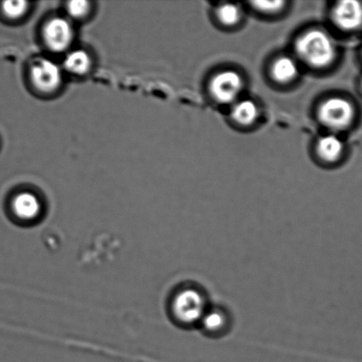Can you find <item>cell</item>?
I'll return each instance as SVG.
<instances>
[{
	"label": "cell",
	"instance_id": "cell-1",
	"mask_svg": "<svg viewBox=\"0 0 362 362\" xmlns=\"http://www.w3.org/2000/svg\"><path fill=\"white\" fill-rule=\"evenodd\" d=\"M296 49L298 56L308 66L314 69H325L336 59L334 42L325 32L313 30L306 32L297 39Z\"/></svg>",
	"mask_w": 362,
	"mask_h": 362
},
{
	"label": "cell",
	"instance_id": "cell-2",
	"mask_svg": "<svg viewBox=\"0 0 362 362\" xmlns=\"http://www.w3.org/2000/svg\"><path fill=\"white\" fill-rule=\"evenodd\" d=\"M207 304L204 292L193 286H185L173 294L170 310L177 324L187 327L200 325L209 310Z\"/></svg>",
	"mask_w": 362,
	"mask_h": 362
},
{
	"label": "cell",
	"instance_id": "cell-3",
	"mask_svg": "<svg viewBox=\"0 0 362 362\" xmlns=\"http://www.w3.org/2000/svg\"><path fill=\"white\" fill-rule=\"evenodd\" d=\"M28 79L37 93L51 95L62 88L64 71L59 64L51 59L37 58L30 63Z\"/></svg>",
	"mask_w": 362,
	"mask_h": 362
},
{
	"label": "cell",
	"instance_id": "cell-4",
	"mask_svg": "<svg viewBox=\"0 0 362 362\" xmlns=\"http://www.w3.org/2000/svg\"><path fill=\"white\" fill-rule=\"evenodd\" d=\"M76 37L72 21L69 18L55 16L46 21L42 28V38L49 51L62 53L69 51Z\"/></svg>",
	"mask_w": 362,
	"mask_h": 362
},
{
	"label": "cell",
	"instance_id": "cell-5",
	"mask_svg": "<svg viewBox=\"0 0 362 362\" xmlns=\"http://www.w3.org/2000/svg\"><path fill=\"white\" fill-rule=\"evenodd\" d=\"M356 110L349 100L342 98H329L318 109V119L332 130H343L352 125Z\"/></svg>",
	"mask_w": 362,
	"mask_h": 362
},
{
	"label": "cell",
	"instance_id": "cell-6",
	"mask_svg": "<svg viewBox=\"0 0 362 362\" xmlns=\"http://www.w3.org/2000/svg\"><path fill=\"white\" fill-rule=\"evenodd\" d=\"M9 211L16 221L28 225L41 218L44 204L40 197L35 192L19 191L10 199Z\"/></svg>",
	"mask_w": 362,
	"mask_h": 362
},
{
	"label": "cell",
	"instance_id": "cell-7",
	"mask_svg": "<svg viewBox=\"0 0 362 362\" xmlns=\"http://www.w3.org/2000/svg\"><path fill=\"white\" fill-rule=\"evenodd\" d=\"M243 85L240 74L227 70L213 77L209 84V90L216 102L226 105L236 100L243 91Z\"/></svg>",
	"mask_w": 362,
	"mask_h": 362
},
{
	"label": "cell",
	"instance_id": "cell-8",
	"mask_svg": "<svg viewBox=\"0 0 362 362\" xmlns=\"http://www.w3.org/2000/svg\"><path fill=\"white\" fill-rule=\"evenodd\" d=\"M332 20L340 30H358L362 27V3L356 0L339 2L333 8Z\"/></svg>",
	"mask_w": 362,
	"mask_h": 362
},
{
	"label": "cell",
	"instance_id": "cell-9",
	"mask_svg": "<svg viewBox=\"0 0 362 362\" xmlns=\"http://www.w3.org/2000/svg\"><path fill=\"white\" fill-rule=\"evenodd\" d=\"M93 66V59L83 49H72L66 53L62 69L66 73L76 77L86 76Z\"/></svg>",
	"mask_w": 362,
	"mask_h": 362
},
{
	"label": "cell",
	"instance_id": "cell-10",
	"mask_svg": "<svg viewBox=\"0 0 362 362\" xmlns=\"http://www.w3.org/2000/svg\"><path fill=\"white\" fill-rule=\"evenodd\" d=\"M271 73L276 83L286 84L296 79L299 74V67L296 60L290 57L283 56L273 63Z\"/></svg>",
	"mask_w": 362,
	"mask_h": 362
},
{
	"label": "cell",
	"instance_id": "cell-11",
	"mask_svg": "<svg viewBox=\"0 0 362 362\" xmlns=\"http://www.w3.org/2000/svg\"><path fill=\"white\" fill-rule=\"evenodd\" d=\"M317 151L322 160L328 163L336 162L341 157L344 144L342 140L334 134H328L318 141Z\"/></svg>",
	"mask_w": 362,
	"mask_h": 362
},
{
	"label": "cell",
	"instance_id": "cell-12",
	"mask_svg": "<svg viewBox=\"0 0 362 362\" xmlns=\"http://www.w3.org/2000/svg\"><path fill=\"white\" fill-rule=\"evenodd\" d=\"M30 10V3L23 0H6L0 3V14L7 21L23 20Z\"/></svg>",
	"mask_w": 362,
	"mask_h": 362
},
{
	"label": "cell",
	"instance_id": "cell-13",
	"mask_svg": "<svg viewBox=\"0 0 362 362\" xmlns=\"http://www.w3.org/2000/svg\"><path fill=\"white\" fill-rule=\"evenodd\" d=\"M232 117L240 126H250L258 117V107L252 100L238 102L232 109Z\"/></svg>",
	"mask_w": 362,
	"mask_h": 362
},
{
	"label": "cell",
	"instance_id": "cell-14",
	"mask_svg": "<svg viewBox=\"0 0 362 362\" xmlns=\"http://www.w3.org/2000/svg\"><path fill=\"white\" fill-rule=\"evenodd\" d=\"M226 325L227 318L225 312L218 308H209L199 325L209 334H216V333L222 332L226 328Z\"/></svg>",
	"mask_w": 362,
	"mask_h": 362
},
{
	"label": "cell",
	"instance_id": "cell-15",
	"mask_svg": "<svg viewBox=\"0 0 362 362\" xmlns=\"http://www.w3.org/2000/svg\"><path fill=\"white\" fill-rule=\"evenodd\" d=\"M67 18L72 21L86 20L92 12V3L86 0H72L66 4Z\"/></svg>",
	"mask_w": 362,
	"mask_h": 362
},
{
	"label": "cell",
	"instance_id": "cell-16",
	"mask_svg": "<svg viewBox=\"0 0 362 362\" xmlns=\"http://www.w3.org/2000/svg\"><path fill=\"white\" fill-rule=\"evenodd\" d=\"M220 23L226 27H232L239 23L241 18V10L235 4H225L216 11Z\"/></svg>",
	"mask_w": 362,
	"mask_h": 362
},
{
	"label": "cell",
	"instance_id": "cell-17",
	"mask_svg": "<svg viewBox=\"0 0 362 362\" xmlns=\"http://www.w3.org/2000/svg\"><path fill=\"white\" fill-rule=\"evenodd\" d=\"M255 9L264 13H276L280 12L285 6L283 1H255L252 2Z\"/></svg>",
	"mask_w": 362,
	"mask_h": 362
},
{
	"label": "cell",
	"instance_id": "cell-18",
	"mask_svg": "<svg viewBox=\"0 0 362 362\" xmlns=\"http://www.w3.org/2000/svg\"><path fill=\"white\" fill-rule=\"evenodd\" d=\"M361 87H362V83H361Z\"/></svg>",
	"mask_w": 362,
	"mask_h": 362
}]
</instances>
